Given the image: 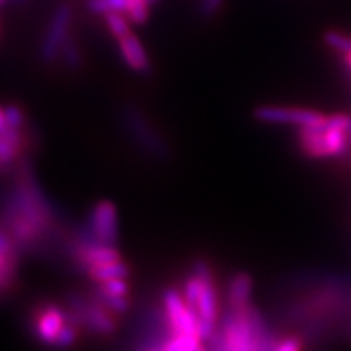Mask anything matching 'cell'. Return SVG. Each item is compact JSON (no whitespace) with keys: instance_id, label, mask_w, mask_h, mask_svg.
I'll return each mask as SVG.
<instances>
[{"instance_id":"6","label":"cell","mask_w":351,"mask_h":351,"mask_svg":"<svg viewBox=\"0 0 351 351\" xmlns=\"http://www.w3.org/2000/svg\"><path fill=\"white\" fill-rule=\"evenodd\" d=\"M70 314L65 306H59L56 302H39L32 309L29 314V327L34 339L44 345L54 346L57 337L62 328L67 326Z\"/></svg>"},{"instance_id":"1","label":"cell","mask_w":351,"mask_h":351,"mask_svg":"<svg viewBox=\"0 0 351 351\" xmlns=\"http://www.w3.org/2000/svg\"><path fill=\"white\" fill-rule=\"evenodd\" d=\"M181 293L200 324L202 339L212 340L219 320V295L212 270L205 262H195L184 280Z\"/></svg>"},{"instance_id":"3","label":"cell","mask_w":351,"mask_h":351,"mask_svg":"<svg viewBox=\"0 0 351 351\" xmlns=\"http://www.w3.org/2000/svg\"><path fill=\"white\" fill-rule=\"evenodd\" d=\"M300 143L302 152L313 158L341 155L351 143V117L337 114L319 124L300 127Z\"/></svg>"},{"instance_id":"19","label":"cell","mask_w":351,"mask_h":351,"mask_svg":"<svg viewBox=\"0 0 351 351\" xmlns=\"http://www.w3.org/2000/svg\"><path fill=\"white\" fill-rule=\"evenodd\" d=\"M274 348L278 351H295L298 348H301V341L296 339H285L280 341V343L274 345Z\"/></svg>"},{"instance_id":"14","label":"cell","mask_w":351,"mask_h":351,"mask_svg":"<svg viewBox=\"0 0 351 351\" xmlns=\"http://www.w3.org/2000/svg\"><path fill=\"white\" fill-rule=\"evenodd\" d=\"M103 16H104V21H106L109 33H111L117 41L132 33L130 20L127 19L122 12H108L104 13Z\"/></svg>"},{"instance_id":"13","label":"cell","mask_w":351,"mask_h":351,"mask_svg":"<svg viewBox=\"0 0 351 351\" xmlns=\"http://www.w3.org/2000/svg\"><path fill=\"white\" fill-rule=\"evenodd\" d=\"M252 291V280L247 274H238L231 278L228 287V302L230 307H244L249 304Z\"/></svg>"},{"instance_id":"7","label":"cell","mask_w":351,"mask_h":351,"mask_svg":"<svg viewBox=\"0 0 351 351\" xmlns=\"http://www.w3.org/2000/svg\"><path fill=\"white\" fill-rule=\"evenodd\" d=\"M72 8L69 3H60L52 13V19L47 25L41 43V59L44 62H54L59 60L67 39L72 36L70 26H72Z\"/></svg>"},{"instance_id":"21","label":"cell","mask_w":351,"mask_h":351,"mask_svg":"<svg viewBox=\"0 0 351 351\" xmlns=\"http://www.w3.org/2000/svg\"><path fill=\"white\" fill-rule=\"evenodd\" d=\"M148 2H150V3H152V2H155V0H148Z\"/></svg>"},{"instance_id":"15","label":"cell","mask_w":351,"mask_h":351,"mask_svg":"<svg viewBox=\"0 0 351 351\" xmlns=\"http://www.w3.org/2000/svg\"><path fill=\"white\" fill-rule=\"evenodd\" d=\"M124 15L130 20V23L142 25L150 16V2L148 0H129Z\"/></svg>"},{"instance_id":"22","label":"cell","mask_w":351,"mask_h":351,"mask_svg":"<svg viewBox=\"0 0 351 351\" xmlns=\"http://www.w3.org/2000/svg\"><path fill=\"white\" fill-rule=\"evenodd\" d=\"M0 2H2V0H0Z\"/></svg>"},{"instance_id":"10","label":"cell","mask_w":351,"mask_h":351,"mask_svg":"<svg viewBox=\"0 0 351 351\" xmlns=\"http://www.w3.org/2000/svg\"><path fill=\"white\" fill-rule=\"evenodd\" d=\"M124 117L127 127H129V130L134 134V137L137 138L138 143H142L148 152L153 153V155H168V147H166L163 138H161L155 132V129L140 116V112L134 111V109H129Z\"/></svg>"},{"instance_id":"5","label":"cell","mask_w":351,"mask_h":351,"mask_svg":"<svg viewBox=\"0 0 351 351\" xmlns=\"http://www.w3.org/2000/svg\"><path fill=\"white\" fill-rule=\"evenodd\" d=\"M161 309H163L171 337L192 335V337H199V339H202L199 319H197L194 311L189 307L186 300H184L181 289H174V288L166 289L163 293V298H161Z\"/></svg>"},{"instance_id":"8","label":"cell","mask_w":351,"mask_h":351,"mask_svg":"<svg viewBox=\"0 0 351 351\" xmlns=\"http://www.w3.org/2000/svg\"><path fill=\"white\" fill-rule=\"evenodd\" d=\"M29 143L32 140L28 135V127H8L0 132V173L20 163L21 158L26 156Z\"/></svg>"},{"instance_id":"4","label":"cell","mask_w":351,"mask_h":351,"mask_svg":"<svg viewBox=\"0 0 351 351\" xmlns=\"http://www.w3.org/2000/svg\"><path fill=\"white\" fill-rule=\"evenodd\" d=\"M80 239L91 241V243L117 245L119 239V218L117 208L108 200L98 202L91 208L86 225L77 232Z\"/></svg>"},{"instance_id":"17","label":"cell","mask_w":351,"mask_h":351,"mask_svg":"<svg viewBox=\"0 0 351 351\" xmlns=\"http://www.w3.org/2000/svg\"><path fill=\"white\" fill-rule=\"evenodd\" d=\"M326 41L328 46L333 47V49H337L339 52H346L351 47V38L345 36V34L341 33H335V32L327 33Z\"/></svg>"},{"instance_id":"16","label":"cell","mask_w":351,"mask_h":351,"mask_svg":"<svg viewBox=\"0 0 351 351\" xmlns=\"http://www.w3.org/2000/svg\"><path fill=\"white\" fill-rule=\"evenodd\" d=\"M59 59L65 64V67H69L72 70L78 69V65L82 64V51H80V47H78V43L75 38L70 36L67 39L62 52H60Z\"/></svg>"},{"instance_id":"12","label":"cell","mask_w":351,"mask_h":351,"mask_svg":"<svg viewBox=\"0 0 351 351\" xmlns=\"http://www.w3.org/2000/svg\"><path fill=\"white\" fill-rule=\"evenodd\" d=\"M85 275L93 283H103L114 278H127V276L130 275V267L127 265L124 258H122V261L104 263V265L90 267V269L85 271Z\"/></svg>"},{"instance_id":"18","label":"cell","mask_w":351,"mask_h":351,"mask_svg":"<svg viewBox=\"0 0 351 351\" xmlns=\"http://www.w3.org/2000/svg\"><path fill=\"white\" fill-rule=\"evenodd\" d=\"M223 5V0H200L199 10L202 15L212 16L217 13Z\"/></svg>"},{"instance_id":"11","label":"cell","mask_w":351,"mask_h":351,"mask_svg":"<svg viewBox=\"0 0 351 351\" xmlns=\"http://www.w3.org/2000/svg\"><path fill=\"white\" fill-rule=\"evenodd\" d=\"M117 43H119L122 59H124V62L132 70H135V72H147L150 69V57L145 51L143 44L140 43V39L134 33L127 34V36L119 39Z\"/></svg>"},{"instance_id":"9","label":"cell","mask_w":351,"mask_h":351,"mask_svg":"<svg viewBox=\"0 0 351 351\" xmlns=\"http://www.w3.org/2000/svg\"><path fill=\"white\" fill-rule=\"evenodd\" d=\"M256 117L262 122H269V124H295L302 127L319 124L327 116L315 111H309V109L262 106L256 111Z\"/></svg>"},{"instance_id":"2","label":"cell","mask_w":351,"mask_h":351,"mask_svg":"<svg viewBox=\"0 0 351 351\" xmlns=\"http://www.w3.org/2000/svg\"><path fill=\"white\" fill-rule=\"evenodd\" d=\"M212 340L218 341L217 346L231 351H247L265 348V327L256 309L251 306L230 307V313L223 317L219 330L215 332Z\"/></svg>"},{"instance_id":"20","label":"cell","mask_w":351,"mask_h":351,"mask_svg":"<svg viewBox=\"0 0 351 351\" xmlns=\"http://www.w3.org/2000/svg\"><path fill=\"white\" fill-rule=\"evenodd\" d=\"M343 54H345V62L348 64V67L351 69V47L346 52H343Z\"/></svg>"}]
</instances>
